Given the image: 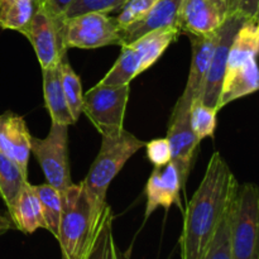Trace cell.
Segmentation results:
<instances>
[{
    "label": "cell",
    "mask_w": 259,
    "mask_h": 259,
    "mask_svg": "<svg viewBox=\"0 0 259 259\" xmlns=\"http://www.w3.org/2000/svg\"><path fill=\"white\" fill-rule=\"evenodd\" d=\"M181 176L172 161L161 167H154L146 185L147 205L144 212V222L156 211L158 207H163L168 211L172 205H177L182 209L181 191L184 190Z\"/></svg>",
    "instance_id": "cell-12"
},
{
    "label": "cell",
    "mask_w": 259,
    "mask_h": 259,
    "mask_svg": "<svg viewBox=\"0 0 259 259\" xmlns=\"http://www.w3.org/2000/svg\"><path fill=\"white\" fill-rule=\"evenodd\" d=\"M158 0H128L120 8V13L115 17V22L120 29L143 18Z\"/></svg>",
    "instance_id": "cell-27"
},
{
    "label": "cell",
    "mask_w": 259,
    "mask_h": 259,
    "mask_svg": "<svg viewBox=\"0 0 259 259\" xmlns=\"http://www.w3.org/2000/svg\"><path fill=\"white\" fill-rule=\"evenodd\" d=\"M131 85H95L83 94L82 113L103 137H116L124 131V116Z\"/></svg>",
    "instance_id": "cell-5"
},
{
    "label": "cell",
    "mask_w": 259,
    "mask_h": 259,
    "mask_svg": "<svg viewBox=\"0 0 259 259\" xmlns=\"http://www.w3.org/2000/svg\"><path fill=\"white\" fill-rule=\"evenodd\" d=\"M244 22V18L238 15L237 13H233L225 20L224 24L219 28V40H218L214 55L211 57V62H210L209 70H207L206 77H205L204 85L201 89V94L197 99L202 104L217 109V110L220 93H222L223 81H224L230 46H232L235 34Z\"/></svg>",
    "instance_id": "cell-10"
},
{
    "label": "cell",
    "mask_w": 259,
    "mask_h": 259,
    "mask_svg": "<svg viewBox=\"0 0 259 259\" xmlns=\"http://www.w3.org/2000/svg\"><path fill=\"white\" fill-rule=\"evenodd\" d=\"M101 228L103 225H99L91 214L82 182L71 185L62 195V212L56 238L62 257L89 259Z\"/></svg>",
    "instance_id": "cell-3"
},
{
    "label": "cell",
    "mask_w": 259,
    "mask_h": 259,
    "mask_svg": "<svg viewBox=\"0 0 259 259\" xmlns=\"http://www.w3.org/2000/svg\"><path fill=\"white\" fill-rule=\"evenodd\" d=\"M38 199H39L42 214L46 222V229L55 238H57L60 227L61 212H62V195L48 184L33 186Z\"/></svg>",
    "instance_id": "cell-22"
},
{
    "label": "cell",
    "mask_w": 259,
    "mask_h": 259,
    "mask_svg": "<svg viewBox=\"0 0 259 259\" xmlns=\"http://www.w3.org/2000/svg\"><path fill=\"white\" fill-rule=\"evenodd\" d=\"M239 187L229 164L214 152L199 185L185 210L180 238L181 259H201L223 218L230 209Z\"/></svg>",
    "instance_id": "cell-1"
},
{
    "label": "cell",
    "mask_w": 259,
    "mask_h": 259,
    "mask_svg": "<svg viewBox=\"0 0 259 259\" xmlns=\"http://www.w3.org/2000/svg\"><path fill=\"white\" fill-rule=\"evenodd\" d=\"M62 43L65 50H95L106 46H120V28L115 18L103 13H88L67 18L62 25Z\"/></svg>",
    "instance_id": "cell-7"
},
{
    "label": "cell",
    "mask_w": 259,
    "mask_h": 259,
    "mask_svg": "<svg viewBox=\"0 0 259 259\" xmlns=\"http://www.w3.org/2000/svg\"><path fill=\"white\" fill-rule=\"evenodd\" d=\"M28 184V176L0 152V196L5 206L10 207L20 190Z\"/></svg>",
    "instance_id": "cell-21"
},
{
    "label": "cell",
    "mask_w": 259,
    "mask_h": 259,
    "mask_svg": "<svg viewBox=\"0 0 259 259\" xmlns=\"http://www.w3.org/2000/svg\"><path fill=\"white\" fill-rule=\"evenodd\" d=\"M146 144L124 129L116 137H103L100 151L91 164L88 176L82 181L86 197L90 204L91 214L99 225L111 211L106 204V194L111 181L118 176L124 164Z\"/></svg>",
    "instance_id": "cell-2"
},
{
    "label": "cell",
    "mask_w": 259,
    "mask_h": 259,
    "mask_svg": "<svg viewBox=\"0 0 259 259\" xmlns=\"http://www.w3.org/2000/svg\"><path fill=\"white\" fill-rule=\"evenodd\" d=\"M234 13L244 18L245 20L258 22L259 0H235Z\"/></svg>",
    "instance_id": "cell-29"
},
{
    "label": "cell",
    "mask_w": 259,
    "mask_h": 259,
    "mask_svg": "<svg viewBox=\"0 0 259 259\" xmlns=\"http://www.w3.org/2000/svg\"><path fill=\"white\" fill-rule=\"evenodd\" d=\"M89 259H123L113 233V214L109 212Z\"/></svg>",
    "instance_id": "cell-24"
},
{
    "label": "cell",
    "mask_w": 259,
    "mask_h": 259,
    "mask_svg": "<svg viewBox=\"0 0 259 259\" xmlns=\"http://www.w3.org/2000/svg\"><path fill=\"white\" fill-rule=\"evenodd\" d=\"M38 5L35 0H0V28L22 32Z\"/></svg>",
    "instance_id": "cell-19"
},
{
    "label": "cell",
    "mask_w": 259,
    "mask_h": 259,
    "mask_svg": "<svg viewBox=\"0 0 259 259\" xmlns=\"http://www.w3.org/2000/svg\"><path fill=\"white\" fill-rule=\"evenodd\" d=\"M233 13L230 0H182L177 28L189 35L210 34Z\"/></svg>",
    "instance_id": "cell-9"
},
{
    "label": "cell",
    "mask_w": 259,
    "mask_h": 259,
    "mask_svg": "<svg viewBox=\"0 0 259 259\" xmlns=\"http://www.w3.org/2000/svg\"><path fill=\"white\" fill-rule=\"evenodd\" d=\"M232 207V205H230ZM201 259H232L230 249V209L223 218Z\"/></svg>",
    "instance_id": "cell-25"
},
{
    "label": "cell",
    "mask_w": 259,
    "mask_h": 259,
    "mask_svg": "<svg viewBox=\"0 0 259 259\" xmlns=\"http://www.w3.org/2000/svg\"><path fill=\"white\" fill-rule=\"evenodd\" d=\"M30 136L22 116L14 113L0 115V152L12 159L28 176V163L30 158Z\"/></svg>",
    "instance_id": "cell-14"
},
{
    "label": "cell",
    "mask_w": 259,
    "mask_h": 259,
    "mask_svg": "<svg viewBox=\"0 0 259 259\" xmlns=\"http://www.w3.org/2000/svg\"><path fill=\"white\" fill-rule=\"evenodd\" d=\"M128 0H72L65 12L63 19L77 17L88 13H108L120 9Z\"/></svg>",
    "instance_id": "cell-26"
},
{
    "label": "cell",
    "mask_w": 259,
    "mask_h": 259,
    "mask_svg": "<svg viewBox=\"0 0 259 259\" xmlns=\"http://www.w3.org/2000/svg\"><path fill=\"white\" fill-rule=\"evenodd\" d=\"M179 35V28H162L147 33L132 42L141 61V72L151 68Z\"/></svg>",
    "instance_id": "cell-18"
},
{
    "label": "cell",
    "mask_w": 259,
    "mask_h": 259,
    "mask_svg": "<svg viewBox=\"0 0 259 259\" xmlns=\"http://www.w3.org/2000/svg\"><path fill=\"white\" fill-rule=\"evenodd\" d=\"M63 20L53 17L39 4L29 23L20 32L34 48L42 70L57 66L62 56L67 53L62 43Z\"/></svg>",
    "instance_id": "cell-8"
},
{
    "label": "cell",
    "mask_w": 259,
    "mask_h": 259,
    "mask_svg": "<svg viewBox=\"0 0 259 259\" xmlns=\"http://www.w3.org/2000/svg\"><path fill=\"white\" fill-rule=\"evenodd\" d=\"M181 3L182 0H158L143 18L120 29L121 46L129 45L153 30L177 28Z\"/></svg>",
    "instance_id": "cell-15"
},
{
    "label": "cell",
    "mask_w": 259,
    "mask_h": 259,
    "mask_svg": "<svg viewBox=\"0 0 259 259\" xmlns=\"http://www.w3.org/2000/svg\"><path fill=\"white\" fill-rule=\"evenodd\" d=\"M30 151L42 168L46 184L65 194L73 184L68 162V126L52 123L46 138H30Z\"/></svg>",
    "instance_id": "cell-6"
},
{
    "label": "cell",
    "mask_w": 259,
    "mask_h": 259,
    "mask_svg": "<svg viewBox=\"0 0 259 259\" xmlns=\"http://www.w3.org/2000/svg\"><path fill=\"white\" fill-rule=\"evenodd\" d=\"M147 158L154 167H161L171 161V147L167 138H156L144 144Z\"/></svg>",
    "instance_id": "cell-28"
},
{
    "label": "cell",
    "mask_w": 259,
    "mask_h": 259,
    "mask_svg": "<svg viewBox=\"0 0 259 259\" xmlns=\"http://www.w3.org/2000/svg\"><path fill=\"white\" fill-rule=\"evenodd\" d=\"M8 212L14 228L24 234L29 235L38 229H46L39 199L29 182L20 190L12 206L8 207Z\"/></svg>",
    "instance_id": "cell-16"
},
{
    "label": "cell",
    "mask_w": 259,
    "mask_h": 259,
    "mask_svg": "<svg viewBox=\"0 0 259 259\" xmlns=\"http://www.w3.org/2000/svg\"><path fill=\"white\" fill-rule=\"evenodd\" d=\"M62 259H67V258H65V257H62Z\"/></svg>",
    "instance_id": "cell-34"
},
{
    "label": "cell",
    "mask_w": 259,
    "mask_h": 259,
    "mask_svg": "<svg viewBox=\"0 0 259 259\" xmlns=\"http://www.w3.org/2000/svg\"><path fill=\"white\" fill-rule=\"evenodd\" d=\"M230 4H232L233 10H234L235 9V0H230Z\"/></svg>",
    "instance_id": "cell-32"
},
{
    "label": "cell",
    "mask_w": 259,
    "mask_h": 259,
    "mask_svg": "<svg viewBox=\"0 0 259 259\" xmlns=\"http://www.w3.org/2000/svg\"><path fill=\"white\" fill-rule=\"evenodd\" d=\"M218 40H219V29L210 34L190 35L192 58L189 77L184 93L179 98L174 109L190 110L192 101L199 99Z\"/></svg>",
    "instance_id": "cell-11"
},
{
    "label": "cell",
    "mask_w": 259,
    "mask_h": 259,
    "mask_svg": "<svg viewBox=\"0 0 259 259\" xmlns=\"http://www.w3.org/2000/svg\"><path fill=\"white\" fill-rule=\"evenodd\" d=\"M13 228H14V225H13L12 220L0 214V237L9 232L10 229H13Z\"/></svg>",
    "instance_id": "cell-31"
},
{
    "label": "cell",
    "mask_w": 259,
    "mask_h": 259,
    "mask_svg": "<svg viewBox=\"0 0 259 259\" xmlns=\"http://www.w3.org/2000/svg\"><path fill=\"white\" fill-rule=\"evenodd\" d=\"M35 2H40V0H35Z\"/></svg>",
    "instance_id": "cell-33"
},
{
    "label": "cell",
    "mask_w": 259,
    "mask_h": 259,
    "mask_svg": "<svg viewBox=\"0 0 259 259\" xmlns=\"http://www.w3.org/2000/svg\"><path fill=\"white\" fill-rule=\"evenodd\" d=\"M259 190L254 184L239 185L230 207L232 259H259Z\"/></svg>",
    "instance_id": "cell-4"
},
{
    "label": "cell",
    "mask_w": 259,
    "mask_h": 259,
    "mask_svg": "<svg viewBox=\"0 0 259 259\" xmlns=\"http://www.w3.org/2000/svg\"><path fill=\"white\" fill-rule=\"evenodd\" d=\"M167 139L171 147V161L179 169L185 187L191 171L195 153L200 144L190 125V110H172Z\"/></svg>",
    "instance_id": "cell-13"
},
{
    "label": "cell",
    "mask_w": 259,
    "mask_h": 259,
    "mask_svg": "<svg viewBox=\"0 0 259 259\" xmlns=\"http://www.w3.org/2000/svg\"><path fill=\"white\" fill-rule=\"evenodd\" d=\"M58 67H60L61 83H62L63 94H65L71 115H72L73 120L76 123L80 119L81 114H82L83 105V93L80 76L71 67L67 53L62 56V58L58 62Z\"/></svg>",
    "instance_id": "cell-20"
},
{
    "label": "cell",
    "mask_w": 259,
    "mask_h": 259,
    "mask_svg": "<svg viewBox=\"0 0 259 259\" xmlns=\"http://www.w3.org/2000/svg\"><path fill=\"white\" fill-rule=\"evenodd\" d=\"M218 113L217 109L205 105L200 100L192 101L190 106V125L199 143L207 137L214 138Z\"/></svg>",
    "instance_id": "cell-23"
},
{
    "label": "cell",
    "mask_w": 259,
    "mask_h": 259,
    "mask_svg": "<svg viewBox=\"0 0 259 259\" xmlns=\"http://www.w3.org/2000/svg\"><path fill=\"white\" fill-rule=\"evenodd\" d=\"M71 3L72 0H40L39 4L53 17L63 19L65 12L70 7Z\"/></svg>",
    "instance_id": "cell-30"
},
{
    "label": "cell",
    "mask_w": 259,
    "mask_h": 259,
    "mask_svg": "<svg viewBox=\"0 0 259 259\" xmlns=\"http://www.w3.org/2000/svg\"><path fill=\"white\" fill-rule=\"evenodd\" d=\"M43 75V95H45V104L50 113L52 123L62 124V125H71L75 124L71 111L68 109L65 94H63L62 83H61L60 67H53L42 70Z\"/></svg>",
    "instance_id": "cell-17"
}]
</instances>
